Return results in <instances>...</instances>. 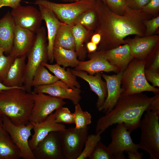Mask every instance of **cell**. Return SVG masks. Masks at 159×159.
Instances as JSON below:
<instances>
[{
    "mask_svg": "<svg viewBox=\"0 0 159 159\" xmlns=\"http://www.w3.org/2000/svg\"><path fill=\"white\" fill-rule=\"evenodd\" d=\"M95 9L98 21L93 33H98L101 36L97 51L110 49L127 44L125 38L129 35L144 36L145 28L143 21L151 17L142 9L134 10L128 7L123 15L117 14L102 0H96Z\"/></svg>",
    "mask_w": 159,
    "mask_h": 159,
    "instance_id": "cell-1",
    "label": "cell"
},
{
    "mask_svg": "<svg viewBox=\"0 0 159 159\" xmlns=\"http://www.w3.org/2000/svg\"><path fill=\"white\" fill-rule=\"evenodd\" d=\"M157 94L151 97L142 92L121 95L113 109L97 120L96 133L101 135L110 126L120 123H123L131 133L139 127L142 115Z\"/></svg>",
    "mask_w": 159,
    "mask_h": 159,
    "instance_id": "cell-2",
    "label": "cell"
},
{
    "mask_svg": "<svg viewBox=\"0 0 159 159\" xmlns=\"http://www.w3.org/2000/svg\"><path fill=\"white\" fill-rule=\"evenodd\" d=\"M33 105L32 92H26L23 87L0 92V115L8 117L15 125L29 123Z\"/></svg>",
    "mask_w": 159,
    "mask_h": 159,
    "instance_id": "cell-3",
    "label": "cell"
},
{
    "mask_svg": "<svg viewBox=\"0 0 159 159\" xmlns=\"http://www.w3.org/2000/svg\"><path fill=\"white\" fill-rule=\"evenodd\" d=\"M145 60L133 58L123 72L121 79L122 95H128L144 92L159 93L158 88L150 85L146 79Z\"/></svg>",
    "mask_w": 159,
    "mask_h": 159,
    "instance_id": "cell-4",
    "label": "cell"
},
{
    "mask_svg": "<svg viewBox=\"0 0 159 159\" xmlns=\"http://www.w3.org/2000/svg\"><path fill=\"white\" fill-rule=\"evenodd\" d=\"M46 29L41 27L36 32L34 42L27 55L23 87L26 92H31L32 83L37 69L43 62L48 60Z\"/></svg>",
    "mask_w": 159,
    "mask_h": 159,
    "instance_id": "cell-5",
    "label": "cell"
},
{
    "mask_svg": "<svg viewBox=\"0 0 159 159\" xmlns=\"http://www.w3.org/2000/svg\"><path fill=\"white\" fill-rule=\"evenodd\" d=\"M140 120L141 130L139 149L146 151L151 159H159V115L146 111Z\"/></svg>",
    "mask_w": 159,
    "mask_h": 159,
    "instance_id": "cell-6",
    "label": "cell"
},
{
    "mask_svg": "<svg viewBox=\"0 0 159 159\" xmlns=\"http://www.w3.org/2000/svg\"><path fill=\"white\" fill-rule=\"evenodd\" d=\"M33 4L49 9L61 22L72 26L74 21L80 14L95 8L96 0H80L67 4L57 3L48 0H37Z\"/></svg>",
    "mask_w": 159,
    "mask_h": 159,
    "instance_id": "cell-7",
    "label": "cell"
},
{
    "mask_svg": "<svg viewBox=\"0 0 159 159\" xmlns=\"http://www.w3.org/2000/svg\"><path fill=\"white\" fill-rule=\"evenodd\" d=\"M89 127L65 128L57 131L64 159H77L83 149Z\"/></svg>",
    "mask_w": 159,
    "mask_h": 159,
    "instance_id": "cell-8",
    "label": "cell"
},
{
    "mask_svg": "<svg viewBox=\"0 0 159 159\" xmlns=\"http://www.w3.org/2000/svg\"><path fill=\"white\" fill-rule=\"evenodd\" d=\"M3 127L8 133L19 148L21 158L24 159H35L29 144V139L31 135L33 125L29 122L26 125H16L7 117L1 116Z\"/></svg>",
    "mask_w": 159,
    "mask_h": 159,
    "instance_id": "cell-9",
    "label": "cell"
},
{
    "mask_svg": "<svg viewBox=\"0 0 159 159\" xmlns=\"http://www.w3.org/2000/svg\"><path fill=\"white\" fill-rule=\"evenodd\" d=\"M34 105L29 119L30 123L44 121L53 112L66 104L63 100L42 93L32 92Z\"/></svg>",
    "mask_w": 159,
    "mask_h": 159,
    "instance_id": "cell-10",
    "label": "cell"
},
{
    "mask_svg": "<svg viewBox=\"0 0 159 159\" xmlns=\"http://www.w3.org/2000/svg\"><path fill=\"white\" fill-rule=\"evenodd\" d=\"M10 13L16 25L34 33L41 27L42 19L41 13L33 6L20 5Z\"/></svg>",
    "mask_w": 159,
    "mask_h": 159,
    "instance_id": "cell-11",
    "label": "cell"
},
{
    "mask_svg": "<svg viewBox=\"0 0 159 159\" xmlns=\"http://www.w3.org/2000/svg\"><path fill=\"white\" fill-rule=\"evenodd\" d=\"M112 129L111 143L107 147L113 155L124 151L135 152L139 149L138 143H135L131 138L130 132L123 123L116 124Z\"/></svg>",
    "mask_w": 159,
    "mask_h": 159,
    "instance_id": "cell-12",
    "label": "cell"
},
{
    "mask_svg": "<svg viewBox=\"0 0 159 159\" xmlns=\"http://www.w3.org/2000/svg\"><path fill=\"white\" fill-rule=\"evenodd\" d=\"M80 88H72L61 80L48 85L34 87L32 92L42 93L62 100H70L74 105L79 103L81 99Z\"/></svg>",
    "mask_w": 159,
    "mask_h": 159,
    "instance_id": "cell-13",
    "label": "cell"
},
{
    "mask_svg": "<svg viewBox=\"0 0 159 159\" xmlns=\"http://www.w3.org/2000/svg\"><path fill=\"white\" fill-rule=\"evenodd\" d=\"M35 159H64L57 131H52L32 151Z\"/></svg>",
    "mask_w": 159,
    "mask_h": 159,
    "instance_id": "cell-14",
    "label": "cell"
},
{
    "mask_svg": "<svg viewBox=\"0 0 159 159\" xmlns=\"http://www.w3.org/2000/svg\"><path fill=\"white\" fill-rule=\"evenodd\" d=\"M123 72L116 74L108 75L101 74L106 83L107 95L102 105L98 110L105 114L110 112L116 104L122 92L121 88V79Z\"/></svg>",
    "mask_w": 159,
    "mask_h": 159,
    "instance_id": "cell-15",
    "label": "cell"
},
{
    "mask_svg": "<svg viewBox=\"0 0 159 159\" xmlns=\"http://www.w3.org/2000/svg\"><path fill=\"white\" fill-rule=\"evenodd\" d=\"M89 54L90 59L87 61H80L74 69L83 71L91 75L101 72L117 73L120 72L118 68L110 64L98 51Z\"/></svg>",
    "mask_w": 159,
    "mask_h": 159,
    "instance_id": "cell-16",
    "label": "cell"
},
{
    "mask_svg": "<svg viewBox=\"0 0 159 159\" xmlns=\"http://www.w3.org/2000/svg\"><path fill=\"white\" fill-rule=\"evenodd\" d=\"M125 40L130 46L134 58L144 60H145L159 44V36L154 34Z\"/></svg>",
    "mask_w": 159,
    "mask_h": 159,
    "instance_id": "cell-17",
    "label": "cell"
},
{
    "mask_svg": "<svg viewBox=\"0 0 159 159\" xmlns=\"http://www.w3.org/2000/svg\"><path fill=\"white\" fill-rule=\"evenodd\" d=\"M34 33L16 25L13 46L9 55L14 58L26 55L34 42Z\"/></svg>",
    "mask_w": 159,
    "mask_h": 159,
    "instance_id": "cell-18",
    "label": "cell"
},
{
    "mask_svg": "<svg viewBox=\"0 0 159 159\" xmlns=\"http://www.w3.org/2000/svg\"><path fill=\"white\" fill-rule=\"evenodd\" d=\"M33 125L34 133L32 138L29 140V144L32 151L38 144L52 131H58L66 128L62 123L55 121L54 113L50 115L44 121L40 123H31Z\"/></svg>",
    "mask_w": 159,
    "mask_h": 159,
    "instance_id": "cell-19",
    "label": "cell"
},
{
    "mask_svg": "<svg viewBox=\"0 0 159 159\" xmlns=\"http://www.w3.org/2000/svg\"><path fill=\"white\" fill-rule=\"evenodd\" d=\"M111 64L116 66L123 72L134 57L128 44L103 51H97Z\"/></svg>",
    "mask_w": 159,
    "mask_h": 159,
    "instance_id": "cell-20",
    "label": "cell"
},
{
    "mask_svg": "<svg viewBox=\"0 0 159 159\" xmlns=\"http://www.w3.org/2000/svg\"><path fill=\"white\" fill-rule=\"evenodd\" d=\"M72 73L76 77H80L87 82L92 90L97 95L98 98L96 106L98 110L103 105L107 97V90L106 83L102 79L100 73L94 75L88 74L85 72L70 69Z\"/></svg>",
    "mask_w": 159,
    "mask_h": 159,
    "instance_id": "cell-21",
    "label": "cell"
},
{
    "mask_svg": "<svg viewBox=\"0 0 159 159\" xmlns=\"http://www.w3.org/2000/svg\"><path fill=\"white\" fill-rule=\"evenodd\" d=\"M38 6L42 20L45 21L47 27L48 60L50 63H52L54 60L53 50L54 39L58 28L62 22L49 9L41 5Z\"/></svg>",
    "mask_w": 159,
    "mask_h": 159,
    "instance_id": "cell-22",
    "label": "cell"
},
{
    "mask_svg": "<svg viewBox=\"0 0 159 159\" xmlns=\"http://www.w3.org/2000/svg\"><path fill=\"white\" fill-rule=\"evenodd\" d=\"M16 25L9 12L0 19V47L6 55L9 54L13 46Z\"/></svg>",
    "mask_w": 159,
    "mask_h": 159,
    "instance_id": "cell-23",
    "label": "cell"
},
{
    "mask_svg": "<svg viewBox=\"0 0 159 159\" xmlns=\"http://www.w3.org/2000/svg\"><path fill=\"white\" fill-rule=\"evenodd\" d=\"M26 55L15 58L2 83L9 87H22Z\"/></svg>",
    "mask_w": 159,
    "mask_h": 159,
    "instance_id": "cell-24",
    "label": "cell"
},
{
    "mask_svg": "<svg viewBox=\"0 0 159 159\" xmlns=\"http://www.w3.org/2000/svg\"><path fill=\"white\" fill-rule=\"evenodd\" d=\"M20 151L8 133L2 127L0 129V159H19Z\"/></svg>",
    "mask_w": 159,
    "mask_h": 159,
    "instance_id": "cell-25",
    "label": "cell"
},
{
    "mask_svg": "<svg viewBox=\"0 0 159 159\" xmlns=\"http://www.w3.org/2000/svg\"><path fill=\"white\" fill-rule=\"evenodd\" d=\"M54 47L75 51L72 26L62 22L55 37Z\"/></svg>",
    "mask_w": 159,
    "mask_h": 159,
    "instance_id": "cell-26",
    "label": "cell"
},
{
    "mask_svg": "<svg viewBox=\"0 0 159 159\" xmlns=\"http://www.w3.org/2000/svg\"><path fill=\"white\" fill-rule=\"evenodd\" d=\"M41 64L69 87L72 88H80V85L77 80L76 77L72 73L70 69L68 68L66 70L65 67H61L57 63L52 64L43 62Z\"/></svg>",
    "mask_w": 159,
    "mask_h": 159,
    "instance_id": "cell-27",
    "label": "cell"
},
{
    "mask_svg": "<svg viewBox=\"0 0 159 159\" xmlns=\"http://www.w3.org/2000/svg\"><path fill=\"white\" fill-rule=\"evenodd\" d=\"M53 56L56 63L64 67H76L80 61L77 59L75 51L64 49L61 47H54Z\"/></svg>",
    "mask_w": 159,
    "mask_h": 159,
    "instance_id": "cell-28",
    "label": "cell"
},
{
    "mask_svg": "<svg viewBox=\"0 0 159 159\" xmlns=\"http://www.w3.org/2000/svg\"><path fill=\"white\" fill-rule=\"evenodd\" d=\"M72 33L75 46V51L80 61H83L86 57V51L83 44L87 39L91 36L92 32H89L80 25L72 26Z\"/></svg>",
    "mask_w": 159,
    "mask_h": 159,
    "instance_id": "cell-29",
    "label": "cell"
},
{
    "mask_svg": "<svg viewBox=\"0 0 159 159\" xmlns=\"http://www.w3.org/2000/svg\"><path fill=\"white\" fill-rule=\"evenodd\" d=\"M97 21V15L95 8L80 14L74 21L73 26L81 25L89 32H92L96 28Z\"/></svg>",
    "mask_w": 159,
    "mask_h": 159,
    "instance_id": "cell-30",
    "label": "cell"
},
{
    "mask_svg": "<svg viewBox=\"0 0 159 159\" xmlns=\"http://www.w3.org/2000/svg\"><path fill=\"white\" fill-rule=\"evenodd\" d=\"M59 80L55 75L49 72L46 68L41 64L36 70L32 83V87L49 85Z\"/></svg>",
    "mask_w": 159,
    "mask_h": 159,
    "instance_id": "cell-31",
    "label": "cell"
},
{
    "mask_svg": "<svg viewBox=\"0 0 159 159\" xmlns=\"http://www.w3.org/2000/svg\"><path fill=\"white\" fill-rule=\"evenodd\" d=\"M75 105L74 114L75 127L81 129L88 126L92 122L91 114L87 111H83L79 103Z\"/></svg>",
    "mask_w": 159,
    "mask_h": 159,
    "instance_id": "cell-32",
    "label": "cell"
},
{
    "mask_svg": "<svg viewBox=\"0 0 159 159\" xmlns=\"http://www.w3.org/2000/svg\"><path fill=\"white\" fill-rule=\"evenodd\" d=\"M101 139V135L98 134L88 135L82 151L77 159H85L89 158L97 144Z\"/></svg>",
    "mask_w": 159,
    "mask_h": 159,
    "instance_id": "cell-33",
    "label": "cell"
},
{
    "mask_svg": "<svg viewBox=\"0 0 159 159\" xmlns=\"http://www.w3.org/2000/svg\"><path fill=\"white\" fill-rule=\"evenodd\" d=\"M55 111L54 114L56 122L69 124L74 123V113H72L68 108L62 106Z\"/></svg>",
    "mask_w": 159,
    "mask_h": 159,
    "instance_id": "cell-34",
    "label": "cell"
},
{
    "mask_svg": "<svg viewBox=\"0 0 159 159\" xmlns=\"http://www.w3.org/2000/svg\"><path fill=\"white\" fill-rule=\"evenodd\" d=\"M88 158L90 159H114V157L107 146L100 141L97 144Z\"/></svg>",
    "mask_w": 159,
    "mask_h": 159,
    "instance_id": "cell-35",
    "label": "cell"
},
{
    "mask_svg": "<svg viewBox=\"0 0 159 159\" xmlns=\"http://www.w3.org/2000/svg\"><path fill=\"white\" fill-rule=\"evenodd\" d=\"M15 58L9 55L0 57V82H2L6 77Z\"/></svg>",
    "mask_w": 159,
    "mask_h": 159,
    "instance_id": "cell-36",
    "label": "cell"
},
{
    "mask_svg": "<svg viewBox=\"0 0 159 159\" xmlns=\"http://www.w3.org/2000/svg\"><path fill=\"white\" fill-rule=\"evenodd\" d=\"M108 7L113 12L122 15L127 6L125 0H105Z\"/></svg>",
    "mask_w": 159,
    "mask_h": 159,
    "instance_id": "cell-37",
    "label": "cell"
},
{
    "mask_svg": "<svg viewBox=\"0 0 159 159\" xmlns=\"http://www.w3.org/2000/svg\"><path fill=\"white\" fill-rule=\"evenodd\" d=\"M143 23L145 28L144 36L153 35L159 27V16L145 20Z\"/></svg>",
    "mask_w": 159,
    "mask_h": 159,
    "instance_id": "cell-38",
    "label": "cell"
},
{
    "mask_svg": "<svg viewBox=\"0 0 159 159\" xmlns=\"http://www.w3.org/2000/svg\"><path fill=\"white\" fill-rule=\"evenodd\" d=\"M142 10L150 15H156L159 11V0H150Z\"/></svg>",
    "mask_w": 159,
    "mask_h": 159,
    "instance_id": "cell-39",
    "label": "cell"
},
{
    "mask_svg": "<svg viewBox=\"0 0 159 159\" xmlns=\"http://www.w3.org/2000/svg\"><path fill=\"white\" fill-rule=\"evenodd\" d=\"M145 75L147 81L151 82L153 87H159V73L158 71L145 69Z\"/></svg>",
    "mask_w": 159,
    "mask_h": 159,
    "instance_id": "cell-40",
    "label": "cell"
},
{
    "mask_svg": "<svg viewBox=\"0 0 159 159\" xmlns=\"http://www.w3.org/2000/svg\"><path fill=\"white\" fill-rule=\"evenodd\" d=\"M150 0H125L127 6L134 10H141Z\"/></svg>",
    "mask_w": 159,
    "mask_h": 159,
    "instance_id": "cell-41",
    "label": "cell"
},
{
    "mask_svg": "<svg viewBox=\"0 0 159 159\" xmlns=\"http://www.w3.org/2000/svg\"><path fill=\"white\" fill-rule=\"evenodd\" d=\"M22 0H0V9L3 6H9L12 9H15L21 5Z\"/></svg>",
    "mask_w": 159,
    "mask_h": 159,
    "instance_id": "cell-42",
    "label": "cell"
},
{
    "mask_svg": "<svg viewBox=\"0 0 159 159\" xmlns=\"http://www.w3.org/2000/svg\"><path fill=\"white\" fill-rule=\"evenodd\" d=\"M148 110L152 111L159 115V94H157L155 98L152 102Z\"/></svg>",
    "mask_w": 159,
    "mask_h": 159,
    "instance_id": "cell-43",
    "label": "cell"
},
{
    "mask_svg": "<svg viewBox=\"0 0 159 159\" xmlns=\"http://www.w3.org/2000/svg\"><path fill=\"white\" fill-rule=\"evenodd\" d=\"M156 51L153 62L148 69L158 71L159 68V48L157 49Z\"/></svg>",
    "mask_w": 159,
    "mask_h": 159,
    "instance_id": "cell-44",
    "label": "cell"
},
{
    "mask_svg": "<svg viewBox=\"0 0 159 159\" xmlns=\"http://www.w3.org/2000/svg\"><path fill=\"white\" fill-rule=\"evenodd\" d=\"M128 158L129 159H142L143 156L142 153H140L138 151L135 152H127Z\"/></svg>",
    "mask_w": 159,
    "mask_h": 159,
    "instance_id": "cell-45",
    "label": "cell"
},
{
    "mask_svg": "<svg viewBox=\"0 0 159 159\" xmlns=\"http://www.w3.org/2000/svg\"><path fill=\"white\" fill-rule=\"evenodd\" d=\"M86 48L88 53H90L96 51L97 48V45L91 41L87 42Z\"/></svg>",
    "mask_w": 159,
    "mask_h": 159,
    "instance_id": "cell-46",
    "label": "cell"
},
{
    "mask_svg": "<svg viewBox=\"0 0 159 159\" xmlns=\"http://www.w3.org/2000/svg\"><path fill=\"white\" fill-rule=\"evenodd\" d=\"M101 40V36L98 33H93L91 36L90 41L98 45Z\"/></svg>",
    "mask_w": 159,
    "mask_h": 159,
    "instance_id": "cell-47",
    "label": "cell"
},
{
    "mask_svg": "<svg viewBox=\"0 0 159 159\" xmlns=\"http://www.w3.org/2000/svg\"><path fill=\"white\" fill-rule=\"evenodd\" d=\"M15 87H6L3 85L2 83L0 82V92L2 91L9 89L10 88H13Z\"/></svg>",
    "mask_w": 159,
    "mask_h": 159,
    "instance_id": "cell-48",
    "label": "cell"
},
{
    "mask_svg": "<svg viewBox=\"0 0 159 159\" xmlns=\"http://www.w3.org/2000/svg\"><path fill=\"white\" fill-rule=\"evenodd\" d=\"M65 2H73L78 1L80 0H59Z\"/></svg>",
    "mask_w": 159,
    "mask_h": 159,
    "instance_id": "cell-49",
    "label": "cell"
},
{
    "mask_svg": "<svg viewBox=\"0 0 159 159\" xmlns=\"http://www.w3.org/2000/svg\"><path fill=\"white\" fill-rule=\"evenodd\" d=\"M3 119L2 116L0 115V129L3 127Z\"/></svg>",
    "mask_w": 159,
    "mask_h": 159,
    "instance_id": "cell-50",
    "label": "cell"
},
{
    "mask_svg": "<svg viewBox=\"0 0 159 159\" xmlns=\"http://www.w3.org/2000/svg\"><path fill=\"white\" fill-rule=\"evenodd\" d=\"M4 49L0 47V57L1 55L4 54Z\"/></svg>",
    "mask_w": 159,
    "mask_h": 159,
    "instance_id": "cell-51",
    "label": "cell"
},
{
    "mask_svg": "<svg viewBox=\"0 0 159 159\" xmlns=\"http://www.w3.org/2000/svg\"><path fill=\"white\" fill-rule=\"evenodd\" d=\"M102 0L105 3H106V1L105 0Z\"/></svg>",
    "mask_w": 159,
    "mask_h": 159,
    "instance_id": "cell-52",
    "label": "cell"
}]
</instances>
